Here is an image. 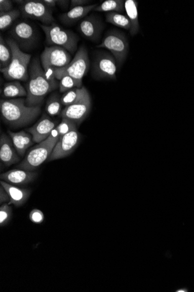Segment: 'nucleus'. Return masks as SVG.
Returning <instances> with one entry per match:
<instances>
[{"label": "nucleus", "mask_w": 194, "mask_h": 292, "mask_svg": "<svg viewBox=\"0 0 194 292\" xmlns=\"http://www.w3.org/2000/svg\"><path fill=\"white\" fill-rule=\"evenodd\" d=\"M71 1H68V0H58L57 1V5L62 8L67 9L69 7V5H70Z\"/></svg>", "instance_id": "e433bc0d"}, {"label": "nucleus", "mask_w": 194, "mask_h": 292, "mask_svg": "<svg viewBox=\"0 0 194 292\" xmlns=\"http://www.w3.org/2000/svg\"><path fill=\"white\" fill-rule=\"evenodd\" d=\"M19 10L24 18L40 21L45 25H51L56 23L52 15V9L41 1H25L24 4L19 6Z\"/></svg>", "instance_id": "9b49d317"}, {"label": "nucleus", "mask_w": 194, "mask_h": 292, "mask_svg": "<svg viewBox=\"0 0 194 292\" xmlns=\"http://www.w3.org/2000/svg\"><path fill=\"white\" fill-rule=\"evenodd\" d=\"M29 80L26 87L27 91L26 106H40L46 95L57 88V80H48L40 60L37 57L33 59L29 65Z\"/></svg>", "instance_id": "f257e3e1"}, {"label": "nucleus", "mask_w": 194, "mask_h": 292, "mask_svg": "<svg viewBox=\"0 0 194 292\" xmlns=\"http://www.w3.org/2000/svg\"><path fill=\"white\" fill-rule=\"evenodd\" d=\"M9 34L21 50L25 52L32 50L38 41L36 29L30 23L26 21L15 22Z\"/></svg>", "instance_id": "9d476101"}, {"label": "nucleus", "mask_w": 194, "mask_h": 292, "mask_svg": "<svg viewBox=\"0 0 194 292\" xmlns=\"http://www.w3.org/2000/svg\"><path fill=\"white\" fill-rule=\"evenodd\" d=\"M60 91L62 93L70 91L73 88L83 87V83L68 75H65L60 80Z\"/></svg>", "instance_id": "c85d7f7f"}, {"label": "nucleus", "mask_w": 194, "mask_h": 292, "mask_svg": "<svg viewBox=\"0 0 194 292\" xmlns=\"http://www.w3.org/2000/svg\"><path fill=\"white\" fill-rule=\"evenodd\" d=\"M90 65L89 57L86 48L81 46L78 49L75 57L67 66L59 69L55 72V77L57 80L68 75L82 83L83 78L89 70Z\"/></svg>", "instance_id": "1a4fd4ad"}, {"label": "nucleus", "mask_w": 194, "mask_h": 292, "mask_svg": "<svg viewBox=\"0 0 194 292\" xmlns=\"http://www.w3.org/2000/svg\"><path fill=\"white\" fill-rule=\"evenodd\" d=\"M106 22L121 28L130 31L131 22L127 15L120 14V13L111 12L105 14Z\"/></svg>", "instance_id": "b1692460"}, {"label": "nucleus", "mask_w": 194, "mask_h": 292, "mask_svg": "<svg viewBox=\"0 0 194 292\" xmlns=\"http://www.w3.org/2000/svg\"><path fill=\"white\" fill-rule=\"evenodd\" d=\"M8 134L19 156H24L26 150L35 143L33 137L24 131L14 133L8 130Z\"/></svg>", "instance_id": "aec40b11"}, {"label": "nucleus", "mask_w": 194, "mask_h": 292, "mask_svg": "<svg viewBox=\"0 0 194 292\" xmlns=\"http://www.w3.org/2000/svg\"><path fill=\"white\" fill-rule=\"evenodd\" d=\"M84 88V87L81 88H75L66 92L61 98L62 105L67 107L75 103L79 99L82 93H83Z\"/></svg>", "instance_id": "cd10ccee"}, {"label": "nucleus", "mask_w": 194, "mask_h": 292, "mask_svg": "<svg viewBox=\"0 0 194 292\" xmlns=\"http://www.w3.org/2000/svg\"><path fill=\"white\" fill-rule=\"evenodd\" d=\"M77 126V124L74 121L66 119V118H62L61 122L57 127H56L55 129L57 130L59 137L60 139L65 134L70 133L71 131L78 130Z\"/></svg>", "instance_id": "c756f323"}, {"label": "nucleus", "mask_w": 194, "mask_h": 292, "mask_svg": "<svg viewBox=\"0 0 194 292\" xmlns=\"http://www.w3.org/2000/svg\"><path fill=\"white\" fill-rule=\"evenodd\" d=\"M98 5L96 4L86 6H77L72 8L67 12L60 16L59 19L65 25L71 26L80 22L86 17L88 13L93 11Z\"/></svg>", "instance_id": "a211bd4d"}, {"label": "nucleus", "mask_w": 194, "mask_h": 292, "mask_svg": "<svg viewBox=\"0 0 194 292\" xmlns=\"http://www.w3.org/2000/svg\"><path fill=\"white\" fill-rule=\"evenodd\" d=\"M80 138V134L78 130L71 131L60 138L48 160L52 161L70 155L77 147Z\"/></svg>", "instance_id": "4468645a"}, {"label": "nucleus", "mask_w": 194, "mask_h": 292, "mask_svg": "<svg viewBox=\"0 0 194 292\" xmlns=\"http://www.w3.org/2000/svg\"><path fill=\"white\" fill-rule=\"evenodd\" d=\"M44 4L48 6V8L52 9L55 7L56 5L57 4V0H42L41 1Z\"/></svg>", "instance_id": "c9c22d12"}, {"label": "nucleus", "mask_w": 194, "mask_h": 292, "mask_svg": "<svg viewBox=\"0 0 194 292\" xmlns=\"http://www.w3.org/2000/svg\"><path fill=\"white\" fill-rule=\"evenodd\" d=\"M91 108V99L88 91L84 88L79 99L75 103L65 107L61 113L62 118L71 120L77 124L84 121L89 114Z\"/></svg>", "instance_id": "f8f14e48"}, {"label": "nucleus", "mask_w": 194, "mask_h": 292, "mask_svg": "<svg viewBox=\"0 0 194 292\" xmlns=\"http://www.w3.org/2000/svg\"><path fill=\"white\" fill-rule=\"evenodd\" d=\"M129 44L126 36L117 29H111L104 35L101 44L97 46L98 49H105L116 59L118 70L126 61L129 52Z\"/></svg>", "instance_id": "0eeeda50"}, {"label": "nucleus", "mask_w": 194, "mask_h": 292, "mask_svg": "<svg viewBox=\"0 0 194 292\" xmlns=\"http://www.w3.org/2000/svg\"><path fill=\"white\" fill-rule=\"evenodd\" d=\"M40 27L44 32L48 45L63 48L71 54H75L78 50L79 38L74 32L64 29L56 23L51 25L41 24Z\"/></svg>", "instance_id": "39448f33"}, {"label": "nucleus", "mask_w": 194, "mask_h": 292, "mask_svg": "<svg viewBox=\"0 0 194 292\" xmlns=\"http://www.w3.org/2000/svg\"><path fill=\"white\" fill-rule=\"evenodd\" d=\"M1 186L3 187L10 198L8 202L9 205H14L16 207H19L28 201L31 195V190L18 188L16 186L10 185L4 181H1Z\"/></svg>", "instance_id": "6ab92c4d"}, {"label": "nucleus", "mask_w": 194, "mask_h": 292, "mask_svg": "<svg viewBox=\"0 0 194 292\" xmlns=\"http://www.w3.org/2000/svg\"><path fill=\"white\" fill-rule=\"evenodd\" d=\"M12 217V208L8 203H4L0 208V226H4L8 224Z\"/></svg>", "instance_id": "7c9ffc66"}, {"label": "nucleus", "mask_w": 194, "mask_h": 292, "mask_svg": "<svg viewBox=\"0 0 194 292\" xmlns=\"http://www.w3.org/2000/svg\"><path fill=\"white\" fill-rule=\"evenodd\" d=\"M117 70L116 59L110 51H95L91 71L95 80H116Z\"/></svg>", "instance_id": "6e6552de"}, {"label": "nucleus", "mask_w": 194, "mask_h": 292, "mask_svg": "<svg viewBox=\"0 0 194 292\" xmlns=\"http://www.w3.org/2000/svg\"><path fill=\"white\" fill-rule=\"evenodd\" d=\"M29 218L35 224H40L44 221V215L40 210L35 209L31 212L29 214Z\"/></svg>", "instance_id": "2f4dec72"}, {"label": "nucleus", "mask_w": 194, "mask_h": 292, "mask_svg": "<svg viewBox=\"0 0 194 292\" xmlns=\"http://www.w3.org/2000/svg\"><path fill=\"white\" fill-rule=\"evenodd\" d=\"M71 58L70 52L63 48L58 46L46 47L40 55V62L48 80H57L54 75L55 71L67 66Z\"/></svg>", "instance_id": "423d86ee"}, {"label": "nucleus", "mask_w": 194, "mask_h": 292, "mask_svg": "<svg viewBox=\"0 0 194 292\" xmlns=\"http://www.w3.org/2000/svg\"><path fill=\"white\" fill-rule=\"evenodd\" d=\"M0 159L7 166L14 165L20 159L10 137L4 133L0 137Z\"/></svg>", "instance_id": "dca6fc26"}, {"label": "nucleus", "mask_w": 194, "mask_h": 292, "mask_svg": "<svg viewBox=\"0 0 194 292\" xmlns=\"http://www.w3.org/2000/svg\"><path fill=\"white\" fill-rule=\"evenodd\" d=\"M125 1L123 0H106L94 9V11L111 12H115L123 14L125 12Z\"/></svg>", "instance_id": "5701e85b"}, {"label": "nucleus", "mask_w": 194, "mask_h": 292, "mask_svg": "<svg viewBox=\"0 0 194 292\" xmlns=\"http://www.w3.org/2000/svg\"><path fill=\"white\" fill-rule=\"evenodd\" d=\"M12 2L10 0H1L0 1V12H6L12 10Z\"/></svg>", "instance_id": "473e14b6"}, {"label": "nucleus", "mask_w": 194, "mask_h": 292, "mask_svg": "<svg viewBox=\"0 0 194 292\" xmlns=\"http://www.w3.org/2000/svg\"><path fill=\"white\" fill-rule=\"evenodd\" d=\"M9 201H10V198H9L7 192L1 186V189H0V202L1 203L3 202L6 203L9 202Z\"/></svg>", "instance_id": "f704fd0d"}, {"label": "nucleus", "mask_w": 194, "mask_h": 292, "mask_svg": "<svg viewBox=\"0 0 194 292\" xmlns=\"http://www.w3.org/2000/svg\"><path fill=\"white\" fill-rule=\"evenodd\" d=\"M2 97L6 98L27 97V91L18 81H13L4 85Z\"/></svg>", "instance_id": "4be33fe9"}, {"label": "nucleus", "mask_w": 194, "mask_h": 292, "mask_svg": "<svg viewBox=\"0 0 194 292\" xmlns=\"http://www.w3.org/2000/svg\"><path fill=\"white\" fill-rule=\"evenodd\" d=\"M38 174L23 169H13L2 173L0 176L2 181L14 186H22L30 183L36 179Z\"/></svg>", "instance_id": "f3484780"}, {"label": "nucleus", "mask_w": 194, "mask_h": 292, "mask_svg": "<svg viewBox=\"0 0 194 292\" xmlns=\"http://www.w3.org/2000/svg\"><path fill=\"white\" fill-rule=\"evenodd\" d=\"M125 12L131 22L130 34L134 37L140 31L138 1L136 0H126L124 3Z\"/></svg>", "instance_id": "412c9836"}, {"label": "nucleus", "mask_w": 194, "mask_h": 292, "mask_svg": "<svg viewBox=\"0 0 194 292\" xmlns=\"http://www.w3.org/2000/svg\"><path fill=\"white\" fill-rule=\"evenodd\" d=\"M55 126V121L47 114H43L41 119L35 125L27 129V131L31 134L35 143H40L51 135Z\"/></svg>", "instance_id": "2eb2a0df"}, {"label": "nucleus", "mask_w": 194, "mask_h": 292, "mask_svg": "<svg viewBox=\"0 0 194 292\" xmlns=\"http://www.w3.org/2000/svg\"><path fill=\"white\" fill-rule=\"evenodd\" d=\"M5 40L11 49L12 60L8 67L0 69V71L7 80L28 81L31 55L22 51L11 37L6 38Z\"/></svg>", "instance_id": "7ed1b4c3"}, {"label": "nucleus", "mask_w": 194, "mask_h": 292, "mask_svg": "<svg viewBox=\"0 0 194 292\" xmlns=\"http://www.w3.org/2000/svg\"><path fill=\"white\" fill-rule=\"evenodd\" d=\"M0 69L8 67L12 60V51L5 39L0 37Z\"/></svg>", "instance_id": "393cba45"}, {"label": "nucleus", "mask_w": 194, "mask_h": 292, "mask_svg": "<svg viewBox=\"0 0 194 292\" xmlns=\"http://www.w3.org/2000/svg\"><path fill=\"white\" fill-rule=\"evenodd\" d=\"M104 24L102 19L97 15L91 14L79 22L78 26V31L86 40L94 43L100 41Z\"/></svg>", "instance_id": "ddd939ff"}, {"label": "nucleus", "mask_w": 194, "mask_h": 292, "mask_svg": "<svg viewBox=\"0 0 194 292\" xmlns=\"http://www.w3.org/2000/svg\"><path fill=\"white\" fill-rule=\"evenodd\" d=\"M21 15L20 10L14 9L6 12H0V29L5 31Z\"/></svg>", "instance_id": "a878e982"}, {"label": "nucleus", "mask_w": 194, "mask_h": 292, "mask_svg": "<svg viewBox=\"0 0 194 292\" xmlns=\"http://www.w3.org/2000/svg\"><path fill=\"white\" fill-rule=\"evenodd\" d=\"M0 110L4 122L12 127H25L31 124L41 112L40 106H26V99L22 98L1 99Z\"/></svg>", "instance_id": "f03ea898"}, {"label": "nucleus", "mask_w": 194, "mask_h": 292, "mask_svg": "<svg viewBox=\"0 0 194 292\" xmlns=\"http://www.w3.org/2000/svg\"><path fill=\"white\" fill-rule=\"evenodd\" d=\"M59 140L60 137L55 129L47 139L33 147L24 160L19 164V168L31 172L37 169L50 157Z\"/></svg>", "instance_id": "20e7f679"}, {"label": "nucleus", "mask_w": 194, "mask_h": 292, "mask_svg": "<svg viewBox=\"0 0 194 292\" xmlns=\"http://www.w3.org/2000/svg\"><path fill=\"white\" fill-rule=\"evenodd\" d=\"M62 106L61 99L57 95H53L49 98L45 108L46 113L49 116L55 117L61 114Z\"/></svg>", "instance_id": "bb28decb"}, {"label": "nucleus", "mask_w": 194, "mask_h": 292, "mask_svg": "<svg viewBox=\"0 0 194 292\" xmlns=\"http://www.w3.org/2000/svg\"><path fill=\"white\" fill-rule=\"evenodd\" d=\"M90 1H87V0H72L71 1L70 8H74L77 7V6H82L88 5Z\"/></svg>", "instance_id": "72a5a7b5"}]
</instances>
